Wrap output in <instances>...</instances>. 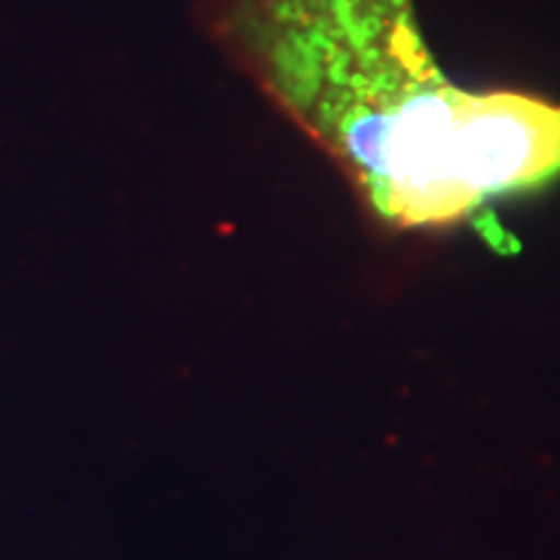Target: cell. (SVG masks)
Here are the masks:
<instances>
[{
    "instance_id": "6da1fadb",
    "label": "cell",
    "mask_w": 560,
    "mask_h": 560,
    "mask_svg": "<svg viewBox=\"0 0 560 560\" xmlns=\"http://www.w3.org/2000/svg\"><path fill=\"white\" fill-rule=\"evenodd\" d=\"M202 24L389 226H454L560 174V109L454 86L412 0H210Z\"/></svg>"
},
{
    "instance_id": "7a4b0ae2",
    "label": "cell",
    "mask_w": 560,
    "mask_h": 560,
    "mask_svg": "<svg viewBox=\"0 0 560 560\" xmlns=\"http://www.w3.org/2000/svg\"><path fill=\"white\" fill-rule=\"evenodd\" d=\"M558 109H560V107H558Z\"/></svg>"
}]
</instances>
